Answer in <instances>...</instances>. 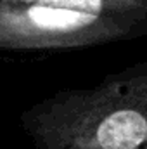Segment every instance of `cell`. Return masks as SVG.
I'll return each mask as SVG.
<instances>
[{
	"instance_id": "6da1fadb",
	"label": "cell",
	"mask_w": 147,
	"mask_h": 149,
	"mask_svg": "<svg viewBox=\"0 0 147 149\" xmlns=\"http://www.w3.org/2000/svg\"><path fill=\"white\" fill-rule=\"evenodd\" d=\"M21 123L35 149H147V61L43 99Z\"/></svg>"
},
{
	"instance_id": "7a4b0ae2",
	"label": "cell",
	"mask_w": 147,
	"mask_h": 149,
	"mask_svg": "<svg viewBox=\"0 0 147 149\" xmlns=\"http://www.w3.org/2000/svg\"><path fill=\"white\" fill-rule=\"evenodd\" d=\"M147 35V21L55 7L0 5V50H62Z\"/></svg>"
},
{
	"instance_id": "3957f363",
	"label": "cell",
	"mask_w": 147,
	"mask_h": 149,
	"mask_svg": "<svg viewBox=\"0 0 147 149\" xmlns=\"http://www.w3.org/2000/svg\"><path fill=\"white\" fill-rule=\"evenodd\" d=\"M5 7H55L92 14L126 16L147 21V0H0Z\"/></svg>"
}]
</instances>
